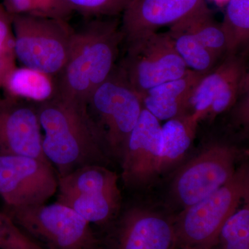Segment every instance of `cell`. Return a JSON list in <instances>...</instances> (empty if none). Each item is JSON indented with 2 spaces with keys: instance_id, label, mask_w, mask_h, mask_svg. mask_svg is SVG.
I'll return each instance as SVG.
<instances>
[{
  "instance_id": "obj_21",
  "label": "cell",
  "mask_w": 249,
  "mask_h": 249,
  "mask_svg": "<svg viewBox=\"0 0 249 249\" xmlns=\"http://www.w3.org/2000/svg\"><path fill=\"white\" fill-rule=\"evenodd\" d=\"M227 40L226 55L238 53L249 40V0H229L221 23Z\"/></svg>"
},
{
  "instance_id": "obj_26",
  "label": "cell",
  "mask_w": 249,
  "mask_h": 249,
  "mask_svg": "<svg viewBox=\"0 0 249 249\" xmlns=\"http://www.w3.org/2000/svg\"><path fill=\"white\" fill-rule=\"evenodd\" d=\"M73 11L88 17L122 15L131 0H65Z\"/></svg>"
},
{
  "instance_id": "obj_3",
  "label": "cell",
  "mask_w": 249,
  "mask_h": 249,
  "mask_svg": "<svg viewBox=\"0 0 249 249\" xmlns=\"http://www.w3.org/2000/svg\"><path fill=\"white\" fill-rule=\"evenodd\" d=\"M248 155L230 134L211 137L165 178L166 191L160 202L178 213L225 184Z\"/></svg>"
},
{
  "instance_id": "obj_24",
  "label": "cell",
  "mask_w": 249,
  "mask_h": 249,
  "mask_svg": "<svg viewBox=\"0 0 249 249\" xmlns=\"http://www.w3.org/2000/svg\"><path fill=\"white\" fill-rule=\"evenodd\" d=\"M249 72L247 64L237 70L222 85L214 96L206 119L213 122L217 116L229 111L244 93L249 91Z\"/></svg>"
},
{
  "instance_id": "obj_2",
  "label": "cell",
  "mask_w": 249,
  "mask_h": 249,
  "mask_svg": "<svg viewBox=\"0 0 249 249\" xmlns=\"http://www.w3.org/2000/svg\"><path fill=\"white\" fill-rule=\"evenodd\" d=\"M122 43L116 19H95L74 29L68 60L55 78L57 96L87 105L115 68Z\"/></svg>"
},
{
  "instance_id": "obj_15",
  "label": "cell",
  "mask_w": 249,
  "mask_h": 249,
  "mask_svg": "<svg viewBox=\"0 0 249 249\" xmlns=\"http://www.w3.org/2000/svg\"><path fill=\"white\" fill-rule=\"evenodd\" d=\"M206 73L189 70L178 79L147 90L140 96L143 107L160 121L188 114L193 90Z\"/></svg>"
},
{
  "instance_id": "obj_30",
  "label": "cell",
  "mask_w": 249,
  "mask_h": 249,
  "mask_svg": "<svg viewBox=\"0 0 249 249\" xmlns=\"http://www.w3.org/2000/svg\"></svg>"
},
{
  "instance_id": "obj_14",
  "label": "cell",
  "mask_w": 249,
  "mask_h": 249,
  "mask_svg": "<svg viewBox=\"0 0 249 249\" xmlns=\"http://www.w3.org/2000/svg\"><path fill=\"white\" fill-rule=\"evenodd\" d=\"M207 6L205 0H131L120 23L123 42L173 25Z\"/></svg>"
},
{
  "instance_id": "obj_18",
  "label": "cell",
  "mask_w": 249,
  "mask_h": 249,
  "mask_svg": "<svg viewBox=\"0 0 249 249\" xmlns=\"http://www.w3.org/2000/svg\"><path fill=\"white\" fill-rule=\"evenodd\" d=\"M245 65V58L238 53L225 55L224 61L205 74L196 85L190 98L188 113L199 122L204 120L223 83Z\"/></svg>"
},
{
  "instance_id": "obj_17",
  "label": "cell",
  "mask_w": 249,
  "mask_h": 249,
  "mask_svg": "<svg viewBox=\"0 0 249 249\" xmlns=\"http://www.w3.org/2000/svg\"><path fill=\"white\" fill-rule=\"evenodd\" d=\"M6 97L41 103L52 99L57 92L53 76L28 67H15L1 83Z\"/></svg>"
},
{
  "instance_id": "obj_4",
  "label": "cell",
  "mask_w": 249,
  "mask_h": 249,
  "mask_svg": "<svg viewBox=\"0 0 249 249\" xmlns=\"http://www.w3.org/2000/svg\"><path fill=\"white\" fill-rule=\"evenodd\" d=\"M249 199L248 160L225 184L176 213V249H211L226 221Z\"/></svg>"
},
{
  "instance_id": "obj_1",
  "label": "cell",
  "mask_w": 249,
  "mask_h": 249,
  "mask_svg": "<svg viewBox=\"0 0 249 249\" xmlns=\"http://www.w3.org/2000/svg\"><path fill=\"white\" fill-rule=\"evenodd\" d=\"M36 105L41 129L45 134L42 149L55 166L58 178L82 167H108L112 161L87 105L54 96Z\"/></svg>"
},
{
  "instance_id": "obj_7",
  "label": "cell",
  "mask_w": 249,
  "mask_h": 249,
  "mask_svg": "<svg viewBox=\"0 0 249 249\" xmlns=\"http://www.w3.org/2000/svg\"><path fill=\"white\" fill-rule=\"evenodd\" d=\"M11 19L16 60L57 78L68 60L74 29L62 19L21 15Z\"/></svg>"
},
{
  "instance_id": "obj_31",
  "label": "cell",
  "mask_w": 249,
  "mask_h": 249,
  "mask_svg": "<svg viewBox=\"0 0 249 249\" xmlns=\"http://www.w3.org/2000/svg\"><path fill=\"white\" fill-rule=\"evenodd\" d=\"M0 85H1V81H0Z\"/></svg>"
},
{
  "instance_id": "obj_23",
  "label": "cell",
  "mask_w": 249,
  "mask_h": 249,
  "mask_svg": "<svg viewBox=\"0 0 249 249\" xmlns=\"http://www.w3.org/2000/svg\"><path fill=\"white\" fill-rule=\"evenodd\" d=\"M11 16H34L67 21L73 11L65 0H4Z\"/></svg>"
},
{
  "instance_id": "obj_16",
  "label": "cell",
  "mask_w": 249,
  "mask_h": 249,
  "mask_svg": "<svg viewBox=\"0 0 249 249\" xmlns=\"http://www.w3.org/2000/svg\"><path fill=\"white\" fill-rule=\"evenodd\" d=\"M199 124L191 114H186L169 119L161 125L160 180L167 178L191 155Z\"/></svg>"
},
{
  "instance_id": "obj_12",
  "label": "cell",
  "mask_w": 249,
  "mask_h": 249,
  "mask_svg": "<svg viewBox=\"0 0 249 249\" xmlns=\"http://www.w3.org/2000/svg\"><path fill=\"white\" fill-rule=\"evenodd\" d=\"M161 142L160 121L143 107L121 160V178L126 188L146 191L158 183Z\"/></svg>"
},
{
  "instance_id": "obj_20",
  "label": "cell",
  "mask_w": 249,
  "mask_h": 249,
  "mask_svg": "<svg viewBox=\"0 0 249 249\" xmlns=\"http://www.w3.org/2000/svg\"><path fill=\"white\" fill-rule=\"evenodd\" d=\"M167 33L171 37L178 55L189 70L206 73L215 67L219 58L189 32L175 24Z\"/></svg>"
},
{
  "instance_id": "obj_25",
  "label": "cell",
  "mask_w": 249,
  "mask_h": 249,
  "mask_svg": "<svg viewBox=\"0 0 249 249\" xmlns=\"http://www.w3.org/2000/svg\"><path fill=\"white\" fill-rule=\"evenodd\" d=\"M14 36L11 16L0 3V81L16 65L14 52Z\"/></svg>"
},
{
  "instance_id": "obj_27",
  "label": "cell",
  "mask_w": 249,
  "mask_h": 249,
  "mask_svg": "<svg viewBox=\"0 0 249 249\" xmlns=\"http://www.w3.org/2000/svg\"><path fill=\"white\" fill-rule=\"evenodd\" d=\"M0 249H44L28 237L6 213H0Z\"/></svg>"
},
{
  "instance_id": "obj_8",
  "label": "cell",
  "mask_w": 249,
  "mask_h": 249,
  "mask_svg": "<svg viewBox=\"0 0 249 249\" xmlns=\"http://www.w3.org/2000/svg\"><path fill=\"white\" fill-rule=\"evenodd\" d=\"M119 178L104 165L82 167L58 178L56 201L71 208L89 224L104 229L123 206Z\"/></svg>"
},
{
  "instance_id": "obj_28",
  "label": "cell",
  "mask_w": 249,
  "mask_h": 249,
  "mask_svg": "<svg viewBox=\"0 0 249 249\" xmlns=\"http://www.w3.org/2000/svg\"><path fill=\"white\" fill-rule=\"evenodd\" d=\"M229 110L231 112V127L227 133L239 140L246 138L249 134V93H244L238 98L235 105Z\"/></svg>"
},
{
  "instance_id": "obj_9",
  "label": "cell",
  "mask_w": 249,
  "mask_h": 249,
  "mask_svg": "<svg viewBox=\"0 0 249 249\" xmlns=\"http://www.w3.org/2000/svg\"><path fill=\"white\" fill-rule=\"evenodd\" d=\"M175 216L160 201L122 206L103 229L100 249H176Z\"/></svg>"
},
{
  "instance_id": "obj_6",
  "label": "cell",
  "mask_w": 249,
  "mask_h": 249,
  "mask_svg": "<svg viewBox=\"0 0 249 249\" xmlns=\"http://www.w3.org/2000/svg\"><path fill=\"white\" fill-rule=\"evenodd\" d=\"M24 233L44 249H100L101 240L89 222L65 205L6 207Z\"/></svg>"
},
{
  "instance_id": "obj_29",
  "label": "cell",
  "mask_w": 249,
  "mask_h": 249,
  "mask_svg": "<svg viewBox=\"0 0 249 249\" xmlns=\"http://www.w3.org/2000/svg\"><path fill=\"white\" fill-rule=\"evenodd\" d=\"M1 89V85H0V89ZM0 98H1V96H0Z\"/></svg>"
},
{
  "instance_id": "obj_10",
  "label": "cell",
  "mask_w": 249,
  "mask_h": 249,
  "mask_svg": "<svg viewBox=\"0 0 249 249\" xmlns=\"http://www.w3.org/2000/svg\"><path fill=\"white\" fill-rule=\"evenodd\" d=\"M117 68L140 96L158 85L178 79L189 70L168 33L157 32L126 44L125 55Z\"/></svg>"
},
{
  "instance_id": "obj_13",
  "label": "cell",
  "mask_w": 249,
  "mask_h": 249,
  "mask_svg": "<svg viewBox=\"0 0 249 249\" xmlns=\"http://www.w3.org/2000/svg\"><path fill=\"white\" fill-rule=\"evenodd\" d=\"M41 129L36 103L0 98V156H25L49 162L42 149Z\"/></svg>"
},
{
  "instance_id": "obj_22",
  "label": "cell",
  "mask_w": 249,
  "mask_h": 249,
  "mask_svg": "<svg viewBox=\"0 0 249 249\" xmlns=\"http://www.w3.org/2000/svg\"><path fill=\"white\" fill-rule=\"evenodd\" d=\"M211 249H249V201L226 221Z\"/></svg>"
},
{
  "instance_id": "obj_11",
  "label": "cell",
  "mask_w": 249,
  "mask_h": 249,
  "mask_svg": "<svg viewBox=\"0 0 249 249\" xmlns=\"http://www.w3.org/2000/svg\"><path fill=\"white\" fill-rule=\"evenodd\" d=\"M58 187V174L49 162L25 156H0V196L6 207L45 204Z\"/></svg>"
},
{
  "instance_id": "obj_5",
  "label": "cell",
  "mask_w": 249,
  "mask_h": 249,
  "mask_svg": "<svg viewBox=\"0 0 249 249\" xmlns=\"http://www.w3.org/2000/svg\"><path fill=\"white\" fill-rule=\"evenodd\" d=\"M142 109L140 95L129 86L117 65L88 98L87 109L111 161L120 164L126 143Z\"/></svg>"
},
{
  "instance_id": "obj_19",
  "label": "cell",
  "mask_w": 249,
  "mask_h": 249,
  "mask_svg": "<svg viewBox=\"0 0 249 249\" xmlns=\"http://www.w3.org/2000/svg\"><path fill=\"white\" fill-rule=\"evenodd\" d=\"M176 24L191 34L218 58L226 55L227 40L222 24L215 20L212 10L208 6Z\"/></svg>"
}]
</instances>
